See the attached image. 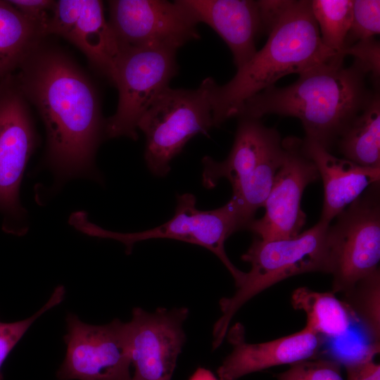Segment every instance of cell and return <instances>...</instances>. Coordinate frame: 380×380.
Returning <instances> with one entry per match:
<instances>
[{
    "label": "cell",
    "mask_w": 380,
    "mask_h": 380,
    "mask_svg": "<svg viewBox=\"0 0 380 380\" xmlns=\"http://www.w3.org/2000/svg\"><path fill=\"white\" fill-rule=\"evenodd\" d=\"M189 380H218L208 369L198 368Z\"/></svg>",
    "instance_id": "1f68e13d"
},
{
    "label": "cell",
    "mask_w": 380,
    "mask_h": 380,
    "mask_svg": "<svg viewBox=\"0 0 380 380\" xmlns=\"http://www.w3.org/2000/svg\"><path fill=\"white\" fill-rule=\"evenodd\" d=\"M176 53L166 47L123 49L113 82L118 102L115 113L106 121L107 137L138 138L140 118L177 73Z\"/></svg>",
    "instance_id": "ba28073f"
},
{
    "label": "cell",
    "mask_w": 380,
    "mask_h": 380,
    "mask_svg": "<svg viewBox=\"0 0 380 380\" xmlns=\"http://www.w3.org/2000/svg\"><path fill=\"white\" fill-rule=\"evenodd\" d=\"M65 293V288L58 286L43 307L30 317L13 322L0 321V380H4L1 368L10 353L39 317L63 300Z\"/></svg>",
    "instance_id": "cb8c5ba5"
},
{
    "label": "cell",
    "mask_w": 380,
    "mask_h": 380,
    "mask_svg": "<svg viewBox=\"0 0 380 380\" xmlns=\"http://www.w3.org/2000/svg\"><path fill=\"white\" fill-rule=\"evenodd\" d=\"M354 322L360 324L371 346L380 348V270L379 268L357 281L341 298Z\"/></svg>",
    "instance_id": "7402d4cb"
},
{
    "label": "cell",
    "mask_w": 380,
    "mask_h": 380,
    "mask_svg": "<svg viewBox=\"0 0 380 380\" xmlns=\"http://www.w3.org/2000/svg\"><path fill=\"white\" fill-rule=\"evenodd\" d=\"M65 39L78 48L92 68L113 84L124 48L106 20L101 1L84 0L80 17Z\"/></svg>",
    "instance_id": "ac0fdd59"
},
{
    "label": "cell",
    "mask_w": 380,
    "mask_h": 380,
    "mask_svg": "<svg viewBox=\"0 0 380 380\" xmlns=\"http://www.w3.org/2000/svg\"><path fill=\"white\" fill-rule=\"evenodd\" d=\"M291 303L295 310L305 313V327L322 337L341 336L354 322L346 305L332 291L299 287L292 293Z\"/></svg>",
    "instance_id": "ffe728a7"
},
{
    "label": "cell",
    "mask_w": 380,
    "mask_h": 380,
    "mask_svg": "<svg viewBox=\"0 0 380 380\" xmlns=\"http://www.w3.org/2000/svg\"><path fill=\"white\" fill-rule=\"evenodd\" d=\"M215 81L205 78L195 89H165L140 118L145 135L144 159L151 174L166 176L170 163L194 136L214 127L210 93Z\"/></svg>",
    "instance_id": "8992f818"
},
{
    "label": "cell",
    "mask_w": 380,
    "mask_h": 380,
    "mask_svg": "<svg viewBox=\"0 0 380 380\" xmlns=\"http://www.w3.org/2000/svg\"><path fill=\"white\" fill-rule=\"evenodd\" d=\"M310 5L322 43L343 56L342 51L352 22L353 1L312 0Z\"/></svg>",
    "instance_id": "603a6c76"
},
{
    "label": "cell",
    "mask_w": 380,
    "mask_h": 380,
    "mask_svg": "<svg viewBox=\"0 0 380 380\" xmlns=\"http://www.w3.org/2000/svg\"><path fill=\"white\" fill-rule=\"evenodd\" d=\"M343 60L322 43L310 1L293 0L263 47L227 83L214 82L210 93L214 127L238 116L246 100L274 86L281 77Z\"/></svg>",
    "instance_id": "3957f363"
},
{
    "label": "cell",
    "mask_w": 380,
    "mask_h": 380,
    "mask_svg": "<svg viewBox=\"0 0 380 380\" xmlns=\"http://www.w3.org/2000/svg\"><path fill=\"white\" fill-rule=\"evenodd\" d=\"M8 1L27 18L41 25L46 32L56 1L8 0Z\"/></svg>",
    "instance_id": "f546056e"
},
{
    "label": "cell",
    "mask_w": 380,
    "mask_h": 380,
    "mask_svg": "<svg viewBox=\"0 0 380 380\" xmlns=\"http://www.w3.org/2000/svg\"><path fill=\"white\" fill-rule=\"evenodd\" d=\"M108 5V23L122 48L177 51L200 38L198 23L179 0H112Z\"/></svg>",
    "instance_id": "7c38bea8"
},
{
    "label": "cell",
    "mask_w": 380,
    "mask_h": 380,
    "mask_svg": "<svg viewBox=\"0 0 380 380\" xmlns=\"http://www.w3.org/2000/svg\"><path fill=\"white\" fill-rule=\"evenodd\" d=\"M232 148L227 158L217 161L210 156L202 160V183L215 186L222 178L230 182L234 201L241 217L254 219L264 206L283 158L282 139L274 128L260 119L239 116Z\"/></svg>",
    "instance_id": "5b68a950"
},
{
    "label": "cell",
    "mask_w": 380,
    "mask_h": 380,
    "mask_svg": "<svg viewBox=\"0 0 380 380\" xmlns=\"http://www.w3.org/2000/svg\"><path fill=\"white\" fill-rule=\"evenodd\" d=\"M366 75L355 61L348 67L341 61L324 63L299 75L289 86H272L251 97L238 116L296 118L303 125L305 139L330 151L374 94L366 86Z\"/></svg>",
    "instance_id": "7a4b0ae2"
},
{
    "label": "cell",
    "mask_w": 380,
    "mask_h": 380,
    "mask_svg": "<svg viewBox=\"0 0 380 380\" xmlns=\"http://www.w3.org/2000/svg\"><path fill=\"white\" fill-rule=\"evenodd\" d=\"M342 55L352 56L366 75L369 74L376 89L380 78V44L374 37L359 41L342 51Z\"/></svg>",
    "instance_id": "4316f807"
},
{
    "label": "cell",
    "mask_w": 380,
    "mask_h": 380,
    "mask_svg": "<svg viewBox=\"0 0 380 380\" xmlns=\"http://www.w3.org/2000/svg\"><path fill=\"white\" fill-rule=\"evenodd\" d=\"M15 75L44 123L49 167L60 178L91 173L106 121L90 77L70 55L45 39Z\"/></svg>",
    "instance_id": "6da1fadb"
},
{
    "label": "cell",
    "mask_w": 380,
    "mask_h": 380,
    "mask_svg": "<svg viewBox=\"0 0 380 380\" xmlns=\"http://www.w3.org/2000/svg\"><path fill=\"white\" fill-rule=\"evenodd\" d=\"M83 2L84 0L56 1L46 27L47 37L54 34L65 39L80 17Z\"/></svg>",
    "instance_id": "83f0119b"
},
{
    "label": "cell",
    "mask_w": 380,
    "mask_h": 380,
    "mask_svg": "<svg viewBox=\"0 0 380 380\" xmlns=\"http://www.w3.org/2000/svg\"><path fill=\"white\" fill-rule=\"evenodd\" d=\"M28 104L14 74L0 80V213L10 232L11 224L24 214L20 185L37 144Z\"/></svg>",
    "instance_id": "8fae6325"
},
{
    "label": "cell",
    "mask_w": 380,
    "mask_h": 380,
    "mask_svg": "<svg viewBox=\"0 0 380 380\" xmlns=\"http://www.w3.org/2000/svg\"><path fill=\"white\" fill-rule=\"evenodd\" d=\"M380 32V1L353 0L352 22L343 49Z\"/></svg>",
    "instance_id": "d4e9b609"
},
{
    "label": "cell",
    "mask_w": 380,
    "mask_h": 380,
    "mask_svg": "<svg viewBox=\"0 0 380 380\" xmlns=\"http://www.w3.org/2000/svg\"><path fill=\"white\" fill-rule=\"evenodd\" d=\"M380 348L369 346L359 356L343 364L346 380H380V365L374 360Z\"/></svg>",
    "instance_id": "f1b7e54d"
},
{
    "label": "cell",
    "mask_w": 380,
    "mask_h": 380,
    "mask_svg": "<svg viewBox=\"0 0 380 380\" xmlns=\"http://www.w3.org/2000/svg\"><path fill=\"white\" fill-rule=\"evenodd\" d=\"M179 1L198 24H207L221 37L237 69L255 55V39L262 32L257 1Z\"/></svg>",
    "instance_id": "2e32d148"
},
{
    "label": "cell",
    "mask_w": 380,
    "mask_h": 380,
    "mask_svg": "<svg viewBox=\"0 0 380 380\" xmlns=\"http://www.w3.org/2000/svg\"><path fill=\"white\" fill-rule=\"evenodd\" d=\"M66 353L57 376L61 380H132L127 322L115 319L103 325L66 317Z\"/></svg>",
    "instance_id": "30bf717a"
},
{
    "label": "cell",
    "mask_w": 380,
    "mask_h": 380,
    "mask_svg": "<svg viewBox=\"0 0 380 380\" xmlns=\"http://www.w3.org/2000/svg\"><path fill=\"white\" fill-rule=\"evenodd\" d=\"M336 144L345 159L362 166L380 167V97L377 91L343 130Z\"/></svg>",
    "instance_id": "44dd1931"
},
{
    "label": "cell",
    "mask_w": 380,
    "mask_h": 380,
    "mask_svg": "<svg viewBox=\"0 0 380 380\" xmlns=\"http://www.w3.org/2000/svg\"><path fill=\"white\" fill-rule=\"evenodd\" d=\"M242 229L234 202L230 199L220 208L201 210L192 194L177 196L175 214L167 222L155 228L135 233H118L103 229L90 222L84 232L94 236L110 238L123 243L129 253L133 245L144 240L168 239L182 241L205 248L213 253L232 276L236 287L243 280L241 271L228 258L224 243L227 238Z\"/></svg>",
    "instance_id": "52a82bcc"
},
{
    "label": "cell",
    "mask_w": 380,
    "mask_h": 380,
    "mask_svg": "<svg viewBox=\"0 0 380 380\" xmlns=\"http://www.w3.org/2000/svg\"><path fill=\"white\" fill-rule=\"evenodd\" d=\"M282 161L264 204L265 214L246 228L262 240L291 239L300 233L306 220L300 207L303 191L319 177L303 139L287 137L282 139Z\"/></svg>",
    "instance_id": "4fadbf2b"
},
{
    "label": "cell",
    "mask_w": 380,
    "mask_h": 380,
    "mask_svg": "<svg viewBox=\"0 0 380 380\" xmlns=\"http://www.w3.org/2000/svg\"><path fill=\"white\" fill-rule=\"evenodd\" d=\"M330 224L321 220L295 237L266 241L255 239L241 259L250 263L243 281L230 297L220 300L221 315L213 329V347L223 342L232 319L251 298L289 277L309 272L331 274Z\"/></svg>",
    "instance_id": "277c9868"
},
{
    "label": "cell",
    "mask_w": 380,
    "mask_h": 380,
    "mask_svg": "<svg viewBox=\"0 0 380 380\" xmlns=\"http://www.w3.org/2000/svg\"><path fill=\"white\" fill-rule=\"evenodd\" d=\"M303 146L323 182L324 202L319 219L322 222L330 224L368 187L379 182L380 167L362 166L337 158L318 143L305 138Z\"/></svg>",
    "instance_id": "e0dca14e"
},
{
    "label": "cell",
    "mask_w": 380,
    "mask_h": 380,
    "mask_svg": "<svg viewBox=\"0 0 380 380\" xmlns=\"http://www.w3.org/2000/svg\"><path fill=\"white\" fill-rule=\"evenodd\" d=\"M44 29L0 0V80L13 75L45 39Z\"/></svg>",
    "instance_id": "d6986e66"
},
{
    "label": "cell",
    "mask_w": 380,
    "mask_h": 380,
    "mask_svg": "<svg viewBox=\"0 0 380 380\" xmlns=\"http://www.w3.org/2000/svg\"><path fill=\"white\" fill-rule=\"evenodd\" d=\"M185 307L132 310L127 322L132 380H171L186 340Z\"/></svg>",
    "instance_id": "5bb4252c"
},
{
    "label": "cell",
    "mask_w": 380,
    "mask_h": 380,
    "mask_svg": "<svg viewBox=\"0 0 380 380\" xmlns=\"http://www.w3.org/2000/svg\"><path fill=\"white\" fill-rule=\"evenodd\" d=\"M227 336L232 350L217 369L218 380H239L272 367L316 357L324 343L322 336L306 327L290 335L262 343L246 342L240 324L229 329Z\"/></svg>",
    "instance_id": "9a60e30c"
},
{
    "label": "cell",
    "mask_w": 380,
    "mask_h": 380,
    "mask_svg": "<svg viewBox=\"0 0 380 380\" xmlns=\"http://www.w3.org/2000/svg\"><path fill=\"white\" fill-rule=\"evenodd\" d=\"M379 182L368 187L329 226L332 292L343 293L379 269L380 260Z\"/></svg>",
    "instance_id": "9c48e42d"
},
{
    "label": "cell",
    "mask_w": 380,
    "mask_h": 380,
    "mask_svg": "<svg viewBox=\"0 0 380 380\" xmlns=\"http://www.w3.org/2000/svg\"><path fill=\"white\" fill-rule=\"evenodd\" d=\"M341 366L338 360L316 356L290 364L275 376L277 380H343Z\"/></svg>",
    "instance_id": "484cf974"
},
{
    "label": "cell",
    "mask_w": 380,
    "mask_h": 380,
    "mask_svg": "<svg viewBox=\"0 0 380 380\" xmlns=\"http://www.w3.org/2000/svg\"><path fill=\"white\" fill-rule=\"evenodd\" d=\"M291 2L292 0L257 1L262 32L270 34Z\"/></svg>",
    "instance_id": "4dcf8cb0"
}]
</instances>
